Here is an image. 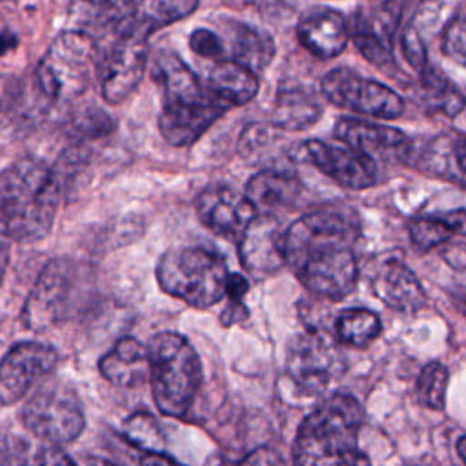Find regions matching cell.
<instances>
[{"label":"cell","mask_w":466,"mask_h":466,"mask_svg":"<svg viewBox=\"0 0 466 466\" xmlns=\"http://www.w3.org/2000/svg\"><path fill=\"white\" fill-rule=\"evenodd\" d=\"M189 47L204 58H218L224 53L222 40L209 29H195L189 36Z\"/></svg>","instance_id":"cell-35"},{"label":"cell","mask_w":466,"mask_h":466,"mask_svg":"<svg viewBox=\"0 0 466 466\" xmlns=\"http://www.w3.org/2000/svg\"><path fill=\"white\" fill-rule=\"evenodd\" d=\"M24 426L38 441L62 446L76 441L86 428V415L76 391L62 382L40 384L20 411Z\"/></svg>","instance_id":"cell-7"},{"label":"cell","mask_w":466,"mask_h":466,"mask_svg":"<svg viewBox=\"0 0 466 466\" xmlns=\"http://www.w3.org/2000/svg\"><path fill=\"white\" fill-rule=\"evenodd\" d=\"M226 111L211 95L197 102H162L158 129L166 142L184 147L198 140Z\"/></svg>","instance_id":"cell-17"},{"label":"cell","mask_w":466,"mask_h":466,"mask_svg":"<svg viewBox=\"0 0 466 466\" xmlns=\"http://www.w3.org/2000/svg\"><path fill=\"white\" fill-rule=\"evenodd\" d=\"M362 422L364 410L351 393H331L300 422L293 466H371L359 448Z\"/></svg>","instance_id":"cell-2"},{"label":"cell","mask_w":466,"mask_h":466,"mask_svg":"<svg viewBox=\"0 0 466 466\" xmlns=\"http://www.w3.org/2000/svg\"><path fill=\"white\" fill-rule=\"evenodd\" d=\"M286 373L302 393H322L346 371L339 340L320 328L295 333L286 346Z\"/></svg>","instance_id":"cell-8"},{"label":"cell","mask_w":466,"mask_h":466,"mask_svg":"<svg viewBox=\"0 0 466 466\" xmlns=\"http://www.w3.org/2000/svg\"><path fill=\"white\" fill-rule=\"evenodd\" d=\"M102 377L118 388H135L149 379L147 350L135 337H120L100 359Z\"/></svg>","instance_id":"cell-21"},{"label":"cell","mask_w":466,"mask_h":466,"mask_svg":"<svg viewBox=\"0 0 466 466\" xmlns=\"http://www.w3.org/2000/svg\"><path fill=\"white\" fill-rule=\"evenodd\" d=\"M198 7V0H138L137 29L149 36L153 31L189 16Z\"/></svg>","instance_id":"cell-28"},{"label":"cell","mask_w":466,"mask_h":466,"mask_svg":"<svg viewBox=\"0 0 466 466\" xmlns=\"http://www.w3.org/2000/svg\"><path fill=\"white\" fill-rule=\"evenodd\" d=\"M228 266L204 248H173L157 264V280L164 293L191 308L206 309L226 297Z\"/></svg>","instance_id":"cell-5"},{"label":"cell","mask_w":466,"mask_h":466,"mask_svg":"<svg viewBox=\"0 0 466 466\" xmlns=\"http://www.w3.org/2000/svg\"><path fill=\"white\" fill-rule=\"evenodd\" d=\"M408 233H410L411 244L419 251H430V249L448 242L453 237V231L441 218V215L419 217V218L411 220L408 226Z\"/></svg>","instance_id":"cell-32"},{"label":"cell","mask_w":466,"mask_h":466,"mask_svg":"<svg viewBox=\"0 0 466 466\" xmlns=\"http://www.w3.org/2000/svg\"><path fill=\"white\" fill-rule=\"evenodd\" d=\"M249 284L240 273H229L226 280V297L229 300H242L244 295L248 293Z\"/></svg>","instance_id":"cell-40"},{"label":"cell","mask_w":466,"mask_h":466,"mask_svg":"<svg viewBox=\"0 0 466 466\" xmlns=\"http://www.w3.org/2000/svg\"><path fill=\"white\" fill-rule=\"evenodd\" d=\"M320 116V107L311 95L302 91H284L279 95L273 126L284 131H300L309 127Z\"/></svg>","instance_id":"cell-27"},{"label":"cell","mask_w":466,"mask_h":466,"mask_svg":"<svg viewBox=\"0 0 466 466\" xmlns=\"http://www.w3.org/2000/svg\"><path fill=\"white\" fill-rule=\"evenodd\" d=\"M18 466H75V462L58 446L46 442L29 446L24 442Z\"/></svg>","instance_id":"cell-33"},{"label":"cell","mask_w":466,"mask_h":466,"mask_svg":"<svg viewBox=\"0 0 466 466\" xmlns=\"http://www.w3.org/2000/svg\"><path fill=\"white\" fill-rule=\"evenodd\" d=\"M238 257L253 277L277 273L284 262V229L275 215H255L238 237Z\"/></svg>","instance_id":"cell-16"},{"label":"cell","mask_w":466,"mask_h":466,"mask_svg":"<svg viewBox=\"0 0 466 466\" xmlns=\"http://www.w3.org/2000/svg\"><path fill=\"white\" fill-rule=\"evenodd\" d=\"M442 51L455 64L466 67V15L455 16L442 33Z\"/></svg>","instance_id":"cell-34"},{"label":"cell","mask_w":466,"mask_h":466,"mask_svg":"<svg viewBox=\"0 0 466 466\" xmlns=\"http://www.w3.org/2000/svg\"><path fill=\"white\" fill-rule=\"evenodd\" d=\"M206 91L213 100L229 109L248 104L258 91V80L251 69L233 60H222L208 73Z\"/></svg>","instance_id":"cell-23"},{"label":"cell","mask_w":466,"mask_h":466,"mask_svg":"<svg viewBox=\"0 0 466 466\" xmlns=\"http://www.w3.org/2000/svg\"><path fill=\"white\" fill-rule=\"evenodd\" d=\"M306 158L328 178L346 189H366L377 182V164L371 157L322 140L304 144Z\"/></svg>","instance_id":"cell-14"},{"label":"cell","mask_w":466,"mask_h":466,"mask_svg":"<svg viewBox=\"0 0 466 466\" xmlns=\"http://www.w3.org/2000/svg\"><path fill=\"white\" fill-rule=\"evenodd\" d=\"M382 324L377 313L364 308H350L335 319V339L351 348H368L379 335Z\"/></svg>","instance_id":"cell-26"},{"label":"cell","mask_w":466,"mask_h":466,"mask_svg":"<svg viewBox=\"0 0 466 466\" xmlns=\"http://www.w3.org/2000/svg\"><path fill=\"white\" fill-rule=\"evenodd\" d=\"M18 46V38L13 31L0 27V56L7 55L9 51H13Z\"/></svg>","instance_id":"cell-44"},{"label":"cell","mask_w":466,"mask_h":466,"mask_svg":"<svg viewBox=\"0 0 466 466\" xmlns=\"http://www.w3.org/2000/svg\"><path fill=\"white\" fill-rule=\"evenodd\" d=\"M82 466H115L113 462L106 461V459H98V457H89L82 462Z\"/></svg>","instance_id":"cell-46"},{"label":"cell","mask_w":466,"mask_h":466,"mask_svg":"<svg viewBox=\"0 0 466 466\" xmlns=\"http://www.w3.org/2000/svg\"><path fill=\"white\" fill-rule=\"evenodd\" d=\"M370 288L386 306L404 313L419 311L428 300L417 275L397 257H386L375 266Z\"/></svg>","instance_id":"cell-18"},{"label":"cell","mask_w":466,"mask_h":466,"mask_svg":"<svg viewBox=\"0 0 466 466\" xmlns=\"http://www.w3.org/2000/svg\"><path fill=\"white\" fill-rule=\"evenodd\" d=\"M335 138L346 147L364 153L375 160V157L400 155L406 149V135L390 126L370 124L357 118H340L335 124Z\"/></svg>","instance_id":"cell-19"},{"label":"cell","mask_w":466,"mask_h":466,"mask_svg":"<svg viewBox=\"0 0 466 466\" xmlns=\"http://www.w3.org/2000/svg\"><path fill=\"white\" fill-rule=\"evenodd\" d=\"M453 235H466V209H451L441 215Z\"/></svg>","instance_id":"cell-41"},{"label":"cell","mask_w":466,"mask_h":466,"mask_svg":"<svg viewBox=\"0 0 466 466\" xmlns=\"http://www.w3.org/2000/svg\"><path fill=\"white\" fill-rule=\"evenodd\" d=\"M96 56V44L89 36L66 29L51 42L33 80L47 102L76 96L95 76Z\"/></svg>","instance_id":"cell-6"},{"label":"cell","mask_w":466,"mask_h":466,"mask_svg":"<svg viewBox=\"0 0 466 466\" xmlns=\"http://www.w3.org/2000/svg\"><path fill=\"white\" fill-rule=\"evenodd\" d=\"M153 76L162 86L164 102H197L209 96L197 75L173 53L157 55Z\"/></svg>","instance_id":"cell-24"},{"label":"cell","mask_w":466,"mask_h":466,"mask_svg":"<svg viewBox=\"0 0 466 466\" xmlns=\"http://www.w3.org/2000/svg\"><path fill=\"white\" fill-rule=\"evenodd\" d=\"M400 46H402V51H404V56L406 60L419 71H424L426 69V51H424V46L417 35V31H413V27H406L402 31V36H400Z\"/></svg>","instance_id":"cell-36"},{"label":"cell","mask_w":466,"mask_h":466,"mask_svg":"<svg viewBox=\"0 0 466 466\" xmlns=\"http://www.w3.org/2000/svg\"><path fill=\"white\" fill-rule=\"evenodd\" d=\"M457 453H459L461 461L466 464V437H462V439L457 441Z\"/></svg>","instance_id":"cell-47"},{"label":"cell","mask_w":466,"mask_h":466,"mask_svg":"<svg viewBox=\"0 0 466 466\" xmlns=\"http://www.w3.org/2000/svg\"><path fill=\"white\" fill-rule=\"evenodd\" d=\"M24 442L0 430V466H18Z\"/></svg>","instance_id":"cell-38"},{"label":"cell","mask_w":466,"mask_h":466,"mask_svg":"<svg viewBox=\"0 0 466 466\" xmlns=\"http://www.w3.org/2000/svg\"><path fill=\"white\" fill-rule=\"evenodd\" d=\"M56 362L58 355L49 344L36 340L15 344L0 360V402L9 406L22 400L55 370Z\"/></svg>","instance_id":"cell-12"},{"label":"cell","mask_w":466,"mask_h":466,"mask_svg":"<svg viewBox=\"0 0 466 466\" xmlns=\"http://www.w3.org/2000/svg\"><path fill=\"white\" fill-rule=\"evenodd\" d=\"M297 36L311 55L329 60L339 56L348 46L350 29L340 13L326 9L306 16L297 27Z\"/></svg>","instance_id":"cell-20"},{"label":"cell","mask_w":466,"mask_h":466,"mask_svg":"<svg viewBox=\"0 0 466 466\" xmlns=\"http://www.w3.org/2000/svg\"><path fill=\"white\" fill-rule=\"evenodd\" d=\"M0 2H11V0H0Z\"/></svg>","instance_id":"cell-48"},{"label":"cell","mask_w":466,"mask_h":466,"mask_svg":"<svg viewBox=\"0 0 466 466\" xmlns=\"http://www.w3.org/2000/svg\"><path fill=\"white\" fill-rule=\"evenodd\" d=\"M146 350L157 408L167 417L182 419L202 382V364L195 348L184 335L162 331L151 337Z\"/></svg>","instance_id":"cell-4"},{"label":"cell","mask_w":466,"mask_h":466,"mask_svg":"<svg viewBox=\"0 0 466 466\" xmlns=\"http://www.w3.org/2000/svg\"><path fill=\"white\" fill-rule=\"evenodd\" d=\"M455 160L461 167V171L466 175V138H461L455 146Z\"/></svg>","instance_id":"cell-45"},{"label":"cell","mask_w":466,"mask_h":466,"mask_svg":"<svg viewBox=\"0 0 466 466\" xmlns=\"http://www.w3.org/2000/svg\"><path fill=\"white\" fill-rule=\"evenodd\" d=\"M353 42L360 55L370 60L371 64L384 67L393 64V53L390 47V36L386 31L377 29L373 22L355 18V27H353Z\"/></svg>","instance_id":"cell-30"},{"label":"cell","mask_w":466,"mask_h":466,"mask_svg":"<svg viewBox=\"0 0 466 466\" xmlns=\"http://www.w3.org/2000/svg\"><path fill=\"white\" fill-rule=\"evenodd\" d=\"M122 431H124V437L135 448H138L146 453L164 451V444H166L164 433H162L158 422L155 420V417L146 411H137V413L129 415L124 420Z\"/></svg>","instance_id":"cell-31"},{"label":"cell","mask_w":466,"mask_h":466,"mask_svg":"<svg viewBox=\"0 0 466 466\" xmlns=\"http://www.w3.org/2000/svg\"><path fill=\"white\" fill-rule=\"evenodd\" d=\"M198 220L215 235L238 240L244 228L257 215L244 193L215 184L202 189L195 200Z\"/></svg>","instance_id":"cell-15"},{"label":"cell","mask_w":466,"mask_h":466,"mask_svg":"<svg viewBox=\"0 0 466 466\" xmlns=\"http://www.w3.org/2000/svg\"><path fill=\"white\" fill-rule=\"evenodd\" d=\"M69 29L89 36L96 47L137 29V0H73Z\"/></svg>","instance_id":"cell-13"},{"label":"cell","mask_w":466,"mask_h":466,"mask_svg":"<svg viewBox=\"0 0 466 466\" xmlns=\"http://www.w3.org/2000/svg\"><path fill=\"white\" fill-rule=\"evenodd\" d=\"M464 288H466V286H464ZM464 295H466V291H464Z\"/></svg>","instance_id":"cell-49"},{"label":"cell","mask_w":466,"mask_h":466,"mask_svg":"<svg viewBox=\"0 0 466 466\" xmlns=\"http://www.w3.org/2000/svg\"><path fill=\"white\" fill-rule=\"evenodd\" d=\"M75 271L64 258L51 260L38 275L22 311V320L35 331L49 329L71 315Z\"/></svg>","instance_id":"cell-11"},{"label":"cell","mask_w":466,"mask_h":466,"mask_svg":"<svg viewBox=\"0 0 466 466\" xmlns=\"http://www.w3.org/2000/svg\"><path fill=\"white\" fill-rule=\"evenodd\" d=\"M357 220L342 209L308 213L284 229V262L311 293L340 300L359 279Z\"/></svg>","instance_id":"cell-1"},{"label":"cell","mask_w":466,"mask_h":466,"mask_svg":"<svg viewBox=\"0 0 466 466\" xmlns=\"http://www.w3.org/2000/svg\"><path fill=\"white\" fill-rule=\"evenodd\" d=\"M60 204L56 173L35 157H24L0 173V218L16 242L49 235Z\"/></svg>","instance_id":"cell-3"},{"label":"cell","mask_w":466,"mask_h":466,"mask_svg":"<svg viewBox=\"0 0 466 466\" xmlns=\"http://www.w3.org/2000/svg\"><path fill=\"white\" fill-rule=\"evenodd\" d=\"M448 382H450V371L444 364L437 360L424 364L415 382L417 402L435 411L442 410L446 404Z\"/></svg>","instance_id":"cell-29"},{"label":"cell","mask_w":466,"mask_h":466,"mask_svg":"<svg viewBox=\"0 0 466 466\" xmlns=\"http://www.w3.org/2000/svg\"><path fill=\"white\" fill-rule=\"evenodd\" d=\"M322 95L333 106L382 120L399 118L404 111L400 95L391 87L368 80L348 67L331 69L322 78Z\"/></svg>","instance_id":"cell-10"},{"label":"cell","mask_w":466,"mask_h":466,"mask_svg":"<svg viewBox=\"0 0 466 466\" xmlns=\"http://www.w3.org/2000/svg\"><path fill=\"white\" fill-rule=\"evenodd\" d=\"M226 466H286L284 459L279 451L269 446H258L244 455L240 461L226 464Z\"/></svg>","instance_id":"cell-37"},{"label":"cell","mask_w":466,"mask_h":466,"mask_svg":"<svg viewBox=\"0 0 466 466\" xmlns=\"http://www.w3.org/2000/svg\"><path fill=\"white\" fill-rule=\"evenodd\" d=\"M11 242H13V238H11V235H9L7 228H5V224H4L2 218H0V282H2L4 273H5V269H7Z\"/></svg>","instance_id":"cell-42"},{"label":"cell","mask_w":466,"mask_h":466,"mask_svg":"<svg viewBox=\"0 0 466 466\" xmlns=\"http://www.w3.org/2000/svg\"><path fill=\"white\" fill-rule=\"evenodd\" d=\"M248 308L244 306L242 300H229L228 306L224 308L222 315H220V322L224 326H233L237 322H242L248 319Z\"/></svg>","instance_id":"cell-39"},{"label":"cell","mask_w":466,"mask_h":466,"mask_svg":"<svg viewBox=\"0 0 466 466\" xmlns=\"http://www.w3.org/2000/svg\"><path fill=\"white\" fill-rule=\"evenodd\" d=\"M300 180L282 169H262L246 184V198L257 215H273L279 208L291 206L300 195Z\"/></svg>","instance_id":"cell-22"},{"label":"cell","mask_w":466,"mask_h":466,"mask_svg":"<svg viewBox=\"0 0 466 466\" xmlns=\"http://www.w3.org/2000/svg\"><path fill=\"white\" fill-rule=\"evenodd\" d=\"M140 466H184V464H180L173 457L160 451V453H146L140 459Z\"/></svg>","instance_id":"cell-43"},{"label":"cell","mask_w":466,"mask_h":466,"mask_svg":"<svg viewBox=\"0 0 466 466\" xmlns=\"http://www.w3.org/2000/svg\"><path fill=\"white\" fill-rule=\"evenodd\" d=\"M231 55L233 62L251 69L257 75L264 71L273 60L275 44L269 35L258 31L257 27L246 24H233Z\"/></svg>","instance_id":"cell-25"},{"label":"cell","mask_w":466,"mask_h":466,"mask_svg":"<svg viewBox=\"0 0 466 466\" xmlns=\"http://www.w3.org/2000/svg\"><path fill=\"white\" fill-rule=\"evenodd\" d=\"M98 49L95 78L107 104L124 102L140 84L147 60V36L135 31Z\"/></svg>","instance_id":"cell-9"}]
</instances>
